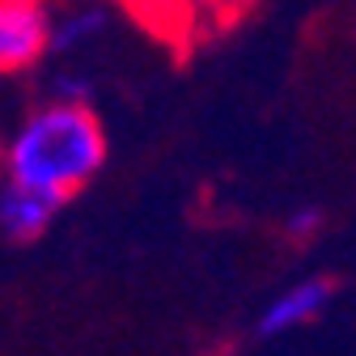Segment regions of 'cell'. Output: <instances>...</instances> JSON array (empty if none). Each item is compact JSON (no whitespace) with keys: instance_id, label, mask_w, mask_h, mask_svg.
<instances>
[{"instance_id":"obj_1","label":"cell","mask_w":356,"mask_h":356,"mask_svg":"<svg viewBox=\"0 0 356 356\" xmlns=\"http://www.w3.org/2000/svg\"><path fill=\"white\" fill-rule=\"evenodd\" d=\"M106 161V131L85 102H42L5 145V178L60 204L72 200Z\"/></svg>"},{"instance_id":"obj_2","label":"cell","mask_w":356,"mask_h":356,"mask_svg":"<svg viewBox=\"0 0 356 356\" xmlns=\"http://www.w3.org/2000/svg\"><path fill=\"white\" fill-rule=\"evenodd\" d=\"M51 56V0H0V72H30Z\"/></svg>"},{"instance_id":"obj_3","label":"cell","mask_w":356,"mask_h":356,"mask_svg":"<svg viewBox=\"0 0 356 356\" xmlns=\"http://www.w3.org/2000/svg\"><path fill=\"white\" fill-rule=\"evenodd\" d=\"M331 301H335V280H327V276H305V280L289 284L284 293H276L272 301H267V309L259 314L254 335L259 339L293 335V331L309 327L314 318H323Z\"/></svg>"},{"instance_id":"obj_4","label":"cell","mask_w":356,"mask_h":356,"mask_svg":"<svg viewBox=\"0 0 356 356\" xmlns=\"http://www.w3.org/2000/svg\"><path fill=\"white\" fill-rule=\"evenodd\" d=\"M60 212V200L47 191H34L22 183H0V234L9 242H34L38 234H47V225Z\"/></svg>"},{"instance_id":"obj_5","label":"cell","mask_w":356,"mask_h":356,"mask_svg":"<svg viewBox=\"0 0 356 356\" xmlns=\"http://www.w3.org/2000/svg\"><path fill=\"white\" fill-rule=\"evenodd\" d=\"M111 13L98 0H64L51 9V51L56 56H85L106 34Z\"/></svg>"},{"instance_id":"obj_6","label":"cell","mask_w":356,"mask_h":356,"mask_svg":"<svg viewBox=\"0 0 356 356\" xmlns=\"http://www.w3.org/2000/svg\"><path fill=\"white\" fill-rule=\"evenodd\" d=\"M119 5L131 22H140L145 30H153L165 42H178V47H187L204 22L200 0H119Z\"/></svg>"},{"instance_id":"obj_7","label":"cell","mask_w":356,"mask_h":356,"mask_svg":"<svg viewBox=\"0 0 356 356\" xmlns=\"http://www.w3.org/2000/svg\"><path fill=\"white\" fill-rule=\"evenodd\" d=\"M94 81H89L81 68H60L51 76V102H85Z\"/></svg>"},{"instance_id":"obj_8","label":"cell","mask_w":356,"mask_h":356,"mask_svg":"<svg viewBox=\"0 0 356 356\" xmlns=\"http://www.w3.org/2000/svg\"><path fill=\"white\" fill-rule=\"evenodd\" d=\"M318 229H323V212H318L314 204H305V208L289 212V220H284V234H289L293 242H305V238H314Z\"/></svg>"},{"instance_id":"obj_9","label":"cell","mask_w":356,"mask_h":356,"mask_svg":"<svg viewBox=\"0 0 356 356\" xmlns=\"http://www.w3.org/2000/svg\"><path fill=\"white\" fill-rule=\"evenodd\" d=\"M250 5L254 0H200V13H204V22H234Z\"/></svg>"}]
</instances>
